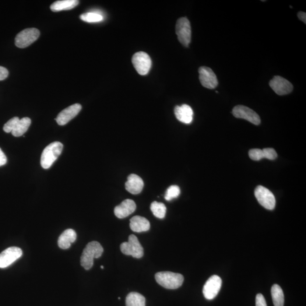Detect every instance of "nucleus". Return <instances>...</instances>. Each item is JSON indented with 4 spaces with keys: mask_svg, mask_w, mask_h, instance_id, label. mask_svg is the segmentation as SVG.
<instances>
[{
    "mask_svg": "<svg viewBox=\"0 0 306 306\" xmlns=\"http://www.w3.org/2000/svg\"><path fill=\"white\" fill-rule=\"evenodd\" d=\"M103 252V248L99 242L89 243L83 249L81 257V265L86 270H89L94 265V259L100 258Z\"/></svg>",
    "mask_w": 306,
    "mask_h": 306,
    "instance_id": "nucleus-1",
    "label": "nucleus"
},
{
    "mask_svg": "<svg viewBox=\"0 0 306 306\" xmlns=\"http://www.w3.org/2000/svg\"><path fill=\"white\" fill-rule=\"evenodd\" d=\"M155 278L158 284L167 289H177L182 286L184 281L182 274L171 272H158Z\"/></svg>",
    "mask_w": 306,
    "mask_h": 306,
    "instance_id": "nucleus-2",
    "label": "nucleus"
},
{
    "mask_svg": "<svg viewBox=\"0 0 306 306\" xmlns=\"http://www.w3.org/2000/svg\"><path fill=\"white\" fill-rule=\"evenodd\" d=\"M63 149L62 143L60 142L51 143L42 153L41 164L44 169L50 168L58 157L61 156Z\"/></svg>",
    "mask_w": 306,
    "mask_h": 306,
    "instance_id": "nucleus-3",
    "label": "nucleus"
},
{
    "mask_svg": "<svg viewBox=\"0 0 306 306\" xmlns=\"http://www.w3.org/2000/svg\"><path fill=\"white\" fill-rule=\"evenodd\" d=\"M121 251L124 255L140 259L143 255V248L135 235H129L128 241L121 245Z\"/></svg>",
    "mask_w": 306,
    "mask_h": 306,
    "instance_id": "nucleus-4",
    "label": "nucleus"
},
{
    "mask_svg": "<svg viewBox=\"0 0 306 306\" xmlns=\"http://www.w3.org/2000/svg\"><path fill=\"white\" fill-rule=\"evenodd\" d=\"M176 33L180 43L184 46L188 47L191 41V27L187 18L182 17L177 20Z\"/></svg>",
    "mask_w": 306,
    "mask_h": 306,
    "instance_id": "nucleus-5",
    "label": "nucleus"
},
{
    "mask_svg": "<svg viewBox=\"0 0 306 306\" xmlns=\"http://www.w3.org/2000/svg\"><path fill=\"white\" fill-rule=\"evenodd\" d=\"M132 64L137 73L142 76L146 75L152 66V60L144 52H138L133 56Z\"/></svg>",
    "mask_w": 306,
    "mask_h": 306,
    "instance_id": "nucleus-6",
    "label": "nucleus"
},
{
    "mask_svg": "<svg viewBox=\"0 0 306 306\" xmlns=\"http://www.w3.org/2000/svg\"><path fill=\"white\" fill-rule=\"evenodd\" d=\"M40 36V32L37 29L30 28L24 29L17 34L15 39V44L19 48H26L36 41Z\"/></svg>",
    "mask_w": 306,
    "mask_h": 306,
    "instance_id": "nucleus-7",
    "label": "nucleus"
},
{
    "mask_svg": "<svg viewBox=\"0 0 306 306\" xmlns=\"http://www.w3.org/2000/svg\"><path fill=\"white\" fill-rule=\"evenodd\" d=\"M255 195L260 205L268 210H273L276 206V199L268 189L259 185L255 190Z\"/></svg>",
    "mask_w": 306,
    "mask_h": 306,
    "instance_id": "nucleus-8",
    "label": "nucleus"
},
{
    "mask_svg": "<svg viewBox=\"0 0 306 306\" xmlns=\"http://www.w3.org/2000/svg\"><path fill=\"white\" fill-rule=\"evenodd\" d=\"M234 117L244 119L256 125L261 122V119L258 114L245 105H239L235 106L232 112Z\"/></svg>",
    "mask_w": 306,
    "mask_h": 306,
    "instance_id": "nucleus-9",
    "label": "nucleus"
},
{
    "mask_svg": "<svg viewBox=\"0 0 306 306\" xmlns=\"http://www.w3.org/2000/svg\"><path fill=\"white\" fill-rule=\"evenodd\" d=\"M222 286L219 276L213 275L207 280L203 287V294L206 300H212L219 294Z\"/></svg>",
    "mask_w": 306,
    "mask_h": 306,
    "instance_id": "nucleus-10",
    "label": "nucleus"
},
{
    "mask_svg": "<svg viewBox=\"0 0 306 306\" xmlns=\"http://www.w3.org/2000/svg\"><path fill=\"white\" fill-rule=\"evenodd\" d=\"M20 248L11 247L5 249L0 254V268H5L12 265L22 255Z\"/></svg>",
    "mask_w": 306,
    "mask_h": 306,
    "instance_id": "nucleus-11",
    "label": "nucleus"
},
{
    "mask_svg": "<svg viewBox=\"0 0 306 306\" xmlns=\"http://www.w3.org/2000/svg\"><path fill=\"white\" fill-rule=\"evenodd\" d=\"M199 79L202 85L209 89H213L218 86L219 82L216 74L212 69L202 66L199 69Z\"/></svg>",
    "mask_w": 306,
    "mask_h": 306,
    "instance_id": "nucleus-12",
    "label": "nucleus"
},
{
    "mask_svg": "<svg viewBox=\"0 0 306 306\" xmlns=\"http://www.w3.org/2000/svg\"><path fill=\"white\" fill-rule=\"evenodd\" d=\"M269 85L274 92L279 96L289 94L293 90V86L289 81L279 76H274L270 80Z\"/></svg>",
    "mask_w": 306,
    "mask_h": 306,
    "instance_id": "nucleus-13",
    "label": "nucleus"
},
{
    "mask_svg": "<svg viewBox=\"0 0 306 306\" xmlns=\"http://www.w3.org/2000/svg\"><path fill=\"white\" fill-rule=\"evenodd\" d=\"M82 109V105L79 103L70 105L60 112L56 121L59 125H64L75 118L79 114Z\"/></svg>",
    "mask_w": 306,
    "mask_h": 306,
    "instance_id": "nucleus-14",
    "label": "nucleus"
},
{
    "mask_svg": "<svg viewBox=\"0 0 306 306\" xmlns=\"http://www.w3.org/2000/svg\"><path fill=\"white\" fill-rule=\"evenodd\" d=\"M136 209V205L135 202L131 199H126L119 205L115 207L114 213L119 219H122L131 215Z\"/></svg>",
    "mask_w": 306,
    "mask_h": 306,
    "instance_id": "nucleus-15",
    "label": "nucleus"
},
{
    "mask_svg": "<svg viewBox=\"0 0 306 306\" xmlns=\"http://www.w3.org/2000/svg\"><path fill=\"white\" fill-rule=\"evenodd\" d=\"M176 118L179 121L189 124L193 121V112L192 109L187 104H183L181 106H176L174 110Z\"/></svg>",
    "mask_w": 306,
    "mask_h": 306,
    "instance_id": "nucleus-16",
    "label": "nucleus"
},
{
    "mask_svg": "<svg viewBox=\"0 0 306 306\" xmlns=\"http://www.w3.org/2000/svg\"><path fill=\"white\" fill-rule=\"evenodd\" d=\"M144 186L143 179L136 174H131L125 183V188L133 195L139 194L143 191Z\"/></svg>",
    "mask_w": 306,
    "mask_h": 306,
    "instance_id": "nucleus-17",
    "label": "nucleus"
},
{
    "mask_svg": "<svg viewBox=\"0 0 306 306\" xmlns=\"http://www.w3.org/2000/svg\"><path fill=\"white\" fill-rule=\"evenodd\" d=\"M150 224L149 221L145 218L136 216L132 218L130 220V228L136 233H142L150 229Z\"/></svg>",
    "mask_w": 306,
    "mask_h": 306,
    "instance_id": "nucleus-18",
    "label": "nucleus"
},
{
    "mask_svg": "<svg viewBox=\"0 0 306 306\" xmlns=\"http://www.w3.org/2000/svg\"><path fill=\"white\" fill-rule=\"evenodd\" d=\"M77 238L76 231L73 229L65 230L58 239L59 247L63 249H68L71 244L75 242Z\"/></svg>",
    "mask_w": 306,
    "mask_h": 306,
    "instance_id": "nucleus-19",
    "label": "nucleus"
},
{
    "mask_svg": "<svg viewBox=\"0 0 306 306\" xmlns=\"http://www.w3.org/2000/svg\"><path fill=\"white\" fill-rule=\"evenodd\" d=\"M79 4V1L77 0H62L53 3L50 8L52 12H58L72 9Z\"/></svg>",
    "mask_w": 306,
    "mask_h": 306,
    "instance_id": "nucleus-20",
    "label": "nucleus"
},
{
    "mask_svg": "<svg viewBox=\"0 0 306 306\" xmlns=\"http://www.w3.org/2000/svg\"><path fill=\"white\" fill-rule=\"evenodd\" d=\"M31 121L29 118H23L20 119L19 122L16 126L15 129L13 130L12 134L15 137H20L23 136L29 128L31 125Z\"/></svg>",
    "mask_w": 306,
    "mask_h": 306,
    "instance_id": "nucleus-21",
    "label": "nucleus"
},
{
    "mask_svg": "<svg viewBox=\"0 0 306 306\" xmlns=\"http://www.w3.org/2000/svg\"><path fill=\"white\" fill-rule=\"evenodd\" d=\"M126 306H145V298L143 295L132 292L126 298Z\"/></svg>",
    "mask_w": 306,
    "mask_h": 306,
    "instance_id": "nucleus-22",
    "label": "nucleus"
},
{
    "mask_svg": "<svg viewBox=\"0 0 306 306\" xmlns=\"http://www.w3.org/2000/svg\"><path fill=\"white\" fill-rule=\"evenodd\" d=\"M272 297L274 306H284V294L281 287L274 284L271 289Z\"/></svg>",
    "mask_w": 306,
    "mask_h": 306,
    "instance_id": "nucleus-23",
    "label": "nucleus"
},
{
    "mask_svg": "<svg viewBox=\"0 0 306 306\" xmlns=\"http://www.w3.org/2000/svg\"><path fill=\"white\" fill-rule=\"evenodd\" d=\"M150 209L154 216L160 219H164L166 213V207L161 203L154 202L151 204Z\"/></svg>",
    "mask_w": 306,
    "mask_h": 306,
    "instance_id": "nucleus-24",
    "label": "nucleus"
},
{
    "mask_svg": "<svg viewBox=\"0 0 306 306\" xmlns=\"http://www.w3.org/2000/svg\"><path fill=\"white\" fill-rule=\"evenodd\" d=\"M80 19L89 23L99 22L103 20V17L98 13L89 12L81 15Z\"/></svg>",
    "mask_w": 306,
    "mask_h": 306,
    "instance_id": "nucleus-25",
    "label": "nucleus"
},
{
    "mask_svg": "<svg viewBox=\"0 0 306 306\" xmlns=\"http://www.w3.org/2000/svg\"><path fill=\"white\" fill-rule=\"evenodd\" d=\"M180 193L181 189L178 185H171L167 189L164 198L167 201L170 202L172 199L177 198Z\"/></svg>",
    "mask_w": 306,
    "mask_h": 306,
    "instance_id": "nucleus-26",
    "label": "nucleus"
},
{
    "mask_svg": "<svg viewBox=\"0 0 306 306\" xmlns=\"http://www.w3.org/2000/svg\"><path fill=\"white\" fill-rule=\"evenodd\" d=\"M20 121L19 118L14 117L12 119L9 120V121L6 123L3 126V131L6 133H10L13 131V130L15 129L17 122Z\"/></svg>",
    "mask_w": 306,
    "mask_h": 306,
    "instance_id": "nucleus-27",
    "label": "nucleus"
},
{
    "mask_svg": "<svg viewBox=\"0 0 306 306\" xmlns=\"http://www.w3.org/2000/svg\"><path fill=\"white\" fill-rule=\"evenodd\" d=\"M249 156L251 159L258 161L263 159L264 154L263 150L260 149H253L249 151Z\"/></svg>",
    "mask_w": 306,
    "mask_h": 306,
    "instance_id": "nucleus-28",
    "label": "nucleus"
},
{
    "mask_svg": "<svg viewBox=\"0 0 306 306\" xmlns=\"http://www.w3.org/2000/svg\"><path fill=\"white\" fill-rule=\"evenodd\" d=\"M264 158H266L269 160L276 159L277 154L276 150L273 148H265L263 149Z\"/></svg>",
    "mask_w": 306,
    "mask_h": 306,
    "instance_id": "nucleus-29",
    "label": "nucleus"
},
{
    "mask_svg": "<svg viewBox=\"0 0 306 306\" xmlns=\"http://www.w3.org/2000/svg\"><path fill=\"white\" fill-rule=\"evenodd\" d=\"M256 306H267L265 299L262 294L256 295Z\"/></svg>",
    "mask_w": 306,
    "mask_h": 306,
    "instance_id": "nucleus-30",
    "label": "nucleus"
},
{
    "mask_svg": "<svg viewBox=\"0 0 306 306\" xmlns=\"http://www.w3.org/2000/svg\"><path fill=\"white\" fill-rule=\"evenodd\" d=\"M9 72L8 69L0 66V81L4 80L8 77Z\"/></svg>",
    "mask_w": 306,
    "mask_h": 306,
    "instance_id": "nucleus-31",
    "label": "nucleus"
},
{
    "mask_svg": "<svg viewBox=\"0 0 306 306\" xmlns=\"http://www.w3.org/2000/svg\"><path fill=\"white\" fill-rule=\"evenodd\" d=\"M7 163V158L5 154L3 153L1 148H0V166H3Z\"/></svg>",
    "mask_w": 306,
    "mask_h": 306,
    "instance_id": "nucleus-32",
    "label": "nucleus"
},
{
    "mask_svg": "<svg viewBox=\"0 0 306 306\" xmlns=\"http://www.w3.org/2000/svg\"><path fill=\"white\" fill-rule=\"evenodd\" d=\"M298 19L306 23V14L303 12H300L298 13Z\"/></svg>",
    "mask_w": 306,
    "mask_h": 306,
    "instance_id": "nucleus-33",
    "label": "nucleus"
},
{
    "mask_svg": "<svg viewBox=\"0 0 306 306\" xmlns=\"http://www.w3.org/2000/svg\"><path fill=\"white\" fill-rule=\"evenodd\" d=\"M101 269H104V266H101Z\"/></svg>",
    "mask_w": 306,
    "mask_h": 306,
    "instance_id": "nucleus-34",
    "label": "nucleus"
}]
</instances>
